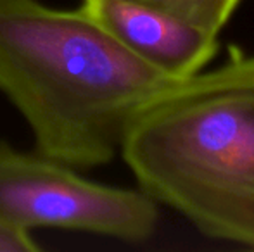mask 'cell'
Returning <instances> with one entry per match:
<instances>
[{"label": "cell", "instance_id": "2", "mask_svg": "<svg viewBox=\"0 0 254 252\" xmlns=\"http://www.w3.org/2000/svg\"><path fill=\"white\" fill-rule=\"evenodd\" d=\"M120 154L156 202L254 249V57L168 88L131 119Z\"/></svg>", "mask_w": 254, "mask_h": 252}, {"label": "cell", "instance_id": "6", "mask_svg": "<svg viewBox=\"0 0 254 252\" xmlns=\"http://www.w3.org/2000/svg\"><path fill=\"white\" fill-rule=\"evenodd\" d=\"M40 246L35 242L31 230L0 218V252H38Z\"/></svg>", "mask_w": 254, "mask_h": 252}, {"label": "cell", "instance_id": "3", "mask_svg": "<svg viewBox=\"0 0 254 252\" xmlns=\"http://www.w3.org/2000/svg\"><path fill=\"white\" fill-rule=\"evenodd\" d=\"M0 218L28 230H69L137 244L156 230L157 202L144 190L92 182L66 162L0 140Z\"/></svg>", "mask_w": 254, "mask_h": 252}, {"label": "cell", "instance_id": "4", "mask_svg": "<svg viewBox=\"0 0 254 252\" xmlns=\"http://www.w3.org/2000/svg\"><path fill=\"white\" fill-rule=\"evenodd\" d=\"M80 9L128 50L178 80L201 73L218 52V35L135 0H81Z\"/></svg>", "mask_w": 254, "mask_h": 252}, {"label": "cell", "instance_id": "5", "mask_svg": "<svg viewBox=\"0 0 254 252\" xmlns=\"http://www.w3.org/2000/svg\"><path fill=\"white\" fill-rule=\"evenodd\" d=\"M159 9L177 19L218 35L228 23L241 0H135Z\"/></svg>", "mask_w": 254, "mask_h": 252}, {"label": "cell", "instance_id": "1", "mask_svg": "<svg viewBox=\"0 0 254 252\" xmlns=\"http://www.w3.org/2000/svg\"><path fill=\"white\" fill-rule=\"evenodd\" d=\"M178 81L80 7L0 0V94L40 154L76 169L107 164L131 119Z\"/></svg>", "mask_w": 254, "mask_h": 252}]
</instances>
